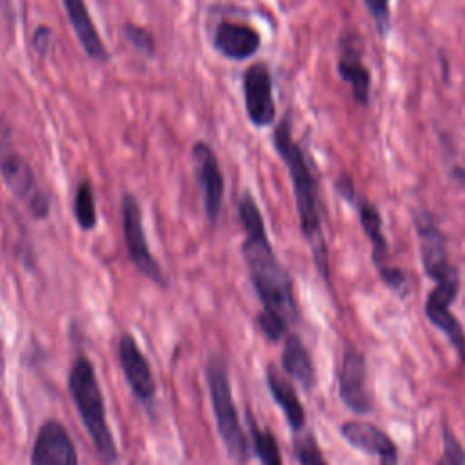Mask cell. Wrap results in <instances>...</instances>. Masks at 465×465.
Masks as SVG:
<instances>
[{"label": "cell", "instance_id": "1", "mask_svg": "<svg viewBox=\"0 0 465 465\" xmlns=\"http://www.w3.org/2000/svg\"><path fill=\"white\" fill-rule=\"evenodd\" d=\"M238 218L245 236L242 243V254L247 263L251 282L258 292V298L262 300L263 311L289 325L298 316L292 282L274 254L263 216L249 191L240 196Z\"/></svg>", "mask_w": 465, "mask_h": 465}, {"label": "cell", "instance_id": "2", "mask_svg": "<svg viewBox=\"0 0 465 465\" xmlns=\"http://www.w3.org/2000/svg\"><path fill=\"white\" fill-rule=\"evenodd\" d=\"M272 143L291 176L302 234L311 245L318 271L325 280H329V258L318 205V183L302 145L292 138L289 116H283L276 125Z\"/></svg>", "mask_w": 465, "mask_h": 465}, {"label": "cell", "instance_id": "3", "mask_svg": "<svg viewBox=\"0 0 465 465\" xmlns=\"http://www.w3.org/2000/svg\"><path fill=\"white\" fill-rule=\"evenodd\" d=\"M69 389L98 454L105 461H114L116 447H114L111 430L107 427L104 398H102L93 365L89 363L87 358L80 356L73 363L69 372Z\"/></svg>", "mask_w": 465, "mask_h": 465}, {"label": "cell", "instance_id": "4", "mask_svg": "<svg viewBox=\"0 0 465 465\" xmlns=\"http://www.w3.org/2000/svg\"><path fill=\"white\" fill-rule=\"evenodd\" d=\"M0 174L5 187L27 205L36 220H44L51 211L49 194L36 183L35 171L27 158L15 147L11 127L0 116Z\"/></svg>", "mask_w": 465, "mask_h": 465}, {"label": "cell", "instance_id": "5", "mask_svg": "<svg viewBox=\"0 0 465 465\" xmlns=\"http://www.w3.org/2000/svg\"><path fill=\"white\" fill-rule=\"evenodd\" d=\"M207 385H209V394H211V401H213L216 425H218L222 441H223L227 452L238 463H245L249 458L247 440L243 436V430L240 427V420H238V414L234 409L225 361L218 356L209 358Z\"/></svg>", "mask_w": 465, "mask_h": 465}, {"label": "cell", "instance_id": "6", "mask_svg": "<svg viewBox=\"0 0 465 465\" xmlns=\"http://www.w3.org/2000/svg\"><path fill=\"white\" fill-rule=\"evenodd\" d=\"M434 282L436 285L425 300V316L432 325H436L447 336V340L456 349L460 360L465 361V331L450 311V305L458 296L460 282H461L458 267L450 269L449 272H445Z\"/></svg>", "mask_w": 465, "mask_h": 465}, {"label": "cell", "instance_id": "7", "mask_svg": "<svg viewBox=\"0 0 465 465\" xmlns=\"http://www.w3.org/2000/svg\"><path fill=\"white\" fill-rule=\"evenodd\" d=\"M120 211H122V231H124V240L127 247V254L134 267L147 276L149 280L156 283H163V272L160 263L154 260L145 231H143V220H142V207L140 202L133 193H124L120 200Z\"/></svg>", "mask_w": 465, "mask_h": 465}, {"label": "cell", "instance_id": "8", "mask_svg": "<svg viewBox=\"0 0 465 465\" xmlns=\"http://www.w3.org/2000/svg\"><path fill=\"white\" fill-rule=\"evenodd\" d=\"M193 160H194V176L202 189L205 218L209 223H216L223 207V193H225V182H223L218 158L207 142L198 140L193 145Z\"/></svg>", "mask_w": 465, "mask_h": 465}, {"label": "cell", "instance_id": "9", "mask_svg": "<svg viewBox=\"0 0 465 465\" xmlns=\"http://www.w3.org/2000/svg\"><path fill=\"white\" fill-rule=\"evenodd\" d=\"M243 102L252 125L269 127L276 120L272 76L265 62H254L243 73Z\"/></svg>", "mask_w": 465, "mask_h": 465}, {"label": "cell", "instance_id": "10", "mask_svg": "<svg viewBox=\"0 0 465 465\" xmlns=\"http://www.w3.org/2000/svg\"><path fill=\"white\" fill-rule=\"evenodd\" d=\"M338 391L347 409L354 414H369L372 411V398L367 387L365 356L354 349L345 347L338 369Z\"/></svg>", "mask_w": 465, "mask_h": 465}, {"label": "cell", "instance_id": "11", "mask_svg": "<svg viewBox=\"0 0 465 465\" xmlns=\"http://www.w3.org/2000/svg\"><path fill=\"white\" fill-rule=\"evenodd\" d=\"M31 465H78L74 445L58 421H45L35 440Z\"/></svg>", "mask_w": 465, "mask_h": 465}, {"label": "cell", "instance_id": "12", "mask_svg": "<svg viewBox=\"0 0 465 465\" xmlns=\"http://www.w3.org/2000/svg\"><path fill=\"white\" fill-rule=\"evenodd\" d=\"M262 36L249 24L222 20L213 31V47L227 60L242 62L260 49Z\"/></svg>", "mask_w": 465, "mask_h": 465}, {"label": "cell", "instance_id": "13", "mask_svg": "<svg viewBox=\"0 0 465 465\" xmlns=\"http://www.w3.org/2000/svg\"><path fill=\"white\" fill-rule=\"evenodd\" d=\"M69 24L76 35L78 44L82 45L87 58L98 64H105L109 60V51L89 15L85 0H62Z\"/></svg>", "mask_w": 465, "mask_h": 465}, {"label": "cell", "instance_id": "14", "mask_svg": "<svg viewBox=\"0 0 465 465\" xmlns=\"http://www.w3.org/2000/svg\"><path fill=\"white\" fill-rule=\"evenodd\" d=\"M118 352H120V363H122L124 374H125L133 392L140 400L153 398L154 380H153L149 363L131 334H122Z\"/></svg>", "mask_w": 465, "mask_h": 465}, {"label": "cell", "instance_id": "15", "mask_svg": "<svg viewBox=\"0 0 465 465\" xmlns=\"http://www.w3.org/2000/svg\"><path fill=\"white\" fill-rule=\"evenodd\" d=\"M341 436L356 449L381 458H398L396 443L380 427L367 421H345Z\"/></svg>", "mask_w": 465, "mask_h": 465}, {"label": "cell", "instance_id": "16", "mask_svg": "<svg viewBox=\"0 0 465 465\" xmlns=\"http://www.w3.org/2000/svg\"><path fill=\"white\" fill-rule=\"evenodd\" d=\"M338 74L351 85L352 96L360 105L369 104L371 89V73L361 60V51L354 47L352 40H345V45L338 53Z\"/></svg>", "mask_w": 465, "mask_h": 465}, {"label": "cell", "instance_id": "17", "mask_svg": "<svg viewBox=\"0 0 465 465\" xmlns=\"http://www.w3.org/2000/svg\"><path fill=\"white\" fill-rule=\"evenodd\" d=\"M267 385L271 389L272 398L282 407L292 430L300 432L305 425V411H303L302 401H300L294 387L291 385V381L287 378H283V374H280V371L276 367L271 365V367H267Z\"/></svg>", "mask_w": 465, "mask_h": 465}, {"label": "cell", "instance_id": "18", "mask_svg": "<svg viewBox=\"0 0 465 465\" xmlns=\"http://www.w3.org/2000/svg\"><path fill=\"white\" fill-rule=\"evenodd\" d=\"M283 371L294 378L305 391H311L316 383V371L312 360L303 345V341L296 334H287L282 352Z\"/></svg>", "mask_w": 465, "mask_h": 465}, {"label": "cell", "instance_id": "19", "mask_svg": "<svg viewBox=\"0 0 465 465\" xmlns=\"http://www.w3.org/2000/svg\"><path fill=\"white\" fill-rule=\"evenodd\" d=\"M352 205H356L363 232L367 234V238L372 243V258H374L376 269L380 271V269L389 267L385 263V258H387V252H389V243H387L385 234H383V223H381L380 211L365 198H356L352 202Z\"/></svg>", "mask_w": 465, "mask_h": 465}, {"label": "cell", "instance_id": "20", "mask_svg": "<svg viewBox=\"0 0 465 465\" xmlns=\"http://www.w3.org/2000/svg\"><path fill=\"white\" fill-rule=\"evenodd\" d=\"M73 213H74V220L82 231L87 232L96 227V222H98L96 200H94V191H93V185L89 180H82L76 185Z\"/></svg>", "mask_w": 465, "mask_h": 465}, {"label": "cell", "instance_id": "21", "mask_svg": "<svg viewBox=\"0 0 465 465\" xmlns=\"http://www.w3.org/2000/svg\"><path fill=\"white\" fill-rule=\"evenodd\" d=\"M251 432L254 440V449L263 465H283L282 454L276 443V438L272 436L271 430H260L252 421H251Z\"/></svg>", "mask_w": 465, "mask_h": 465}, {"label": "cell", "instance_id": "22", "mask_svg": "<svg viewBox=\"0 0 465 465\" xmlns=\"http://www.w3.org/2000/svg\"><path fill=\"white\" fill-rule=\"evenodd\" d=\"M124 35L127 38V42L142 54L145 56H154L156 53V42H154V36L142 25L138 24H133V22H127L124 24Z\"/></svg>", "mask_w": 465, "mask_h": 465}, {"label": "cell", "instance_id": "23", "mask_svg": "<svg viewBox=\"0 0 465 465\" xmlns=\"http://www.w3.org/2000/svg\"><path fill=\"white\" fill-rule=\"evenodd\" d=\"M294 450H296V456L302 465H327V461L311 432L296 436Z\"/></svg>", "mask_w": 465, "mask_h": 465}, {"label": "cell", "instance_id": "24", "mask_svg": "<svg viewBox=\"0 0 465 465\" xmlns=\"http://www.w3.org/2000/svg\"><path fill=\"white\" fill-rule=\"evenodd\" d=\"M436 465H465V449L447 425H443V452Z\"/></svg>", "mask_w": 465, "mask_h": 465}, {"label": "cell", "instance_id": "25", "mask_svg": "<svg viewBox=\"0 0 465 465\" xmlns=\"http://www.w3.org/2000/svg\"><path fill=\"white\" fill-rule=\"evenodd\" d=\"M369 15L374 20V25L381 36H385L391 29V9L389 0H363Z\"/></svg>", "mask_w": 465, "mask_h": 465}, {"label": "cell", "instance_id": "26", "mask_svg": "<svg viewBox=\"0 0 465 465\" xmlns=\"http://www.w3.org/2000/svg\"><path fill=\"white\" fill-rule=\"evenodd\" d=\"M256 322H258V327L262 329V332H263L269 340H272V341L280 340V338L287 332V323H285L283 320H280V318H276V316L265 312V311H262V312L258 314Z\"/></svg>", "mask_w": 465, "mask_h": 465}, {"label": "cell", "instance_id": "27", "mask_svg": "<svg viewBox=\"0 0 465 465\" xmlns=\"http://www.w3.org/2000/svg\"><path fill=\"white\" fill-rule=\"evenodd\" d=\"M33 47L40 56L49 54V51L53 47V31L47 25H44V24L36 25V29L33 33Z\"/></svg>", "mask_w": 465, "mask_h": 465}, {"label": "cell", "instance_id": "28", "mask_svg": "<svg viewBox=\"0 0 465 465\" xmlns=\"http://www.w3.org/2000/svg\"><path fill=\"white\" fill-rule=\"evenodd\" d=\"M378 274L383 280V283L389 285L391 289H401L405 285V282H407L405 272L401 269H398V267H391L389 265L385 269H380Z\"/></svg>", "mask_w": 465, "mask_h": 465}, {"label": "cell", "instance_id": "29", "mask_svg": "<svg viewBox=\"0 0 465 465\" xmlns=\"http://www.w3.org/2000/svg\"><path fill=\"white\" fill-rule=\"evenodd\" d=\"M396 460L398 458H381L380 465H396Z\"/></svg>", "mask_w": 465, "mask_h": 465}]
</instances>
